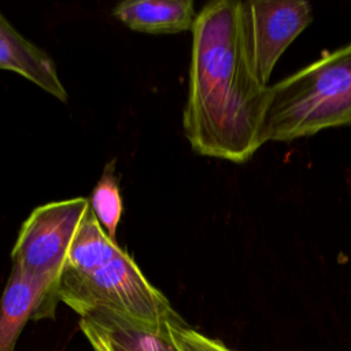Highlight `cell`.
<instances>
[{"mask_svg": "<svg viewBox=\"0 0 351 351\" xmlns=\"http://www.w3.org/2000/svg\"><path fill=\"white\" fill-rule=\"evenodd\" d=\"M192 37L184 134L199 155L244 163L265 144L269 85L258 81L247 58L241 1L207 3Z\"/></svg>", "mask_w": 351, "mask_h": 351, "instance_id": "cell-1", "label": "cell"}, {"mask_svg": "<svg viewBox=\"0 0 351 351\" xmlns=\"http://www.w3.org/2000/svg\"><path fill=\"white\" fill-rule=\"evenodd\" d=\"M58 298L78 315L106 307L158 325L185 322L133 258L107 236L90 207L70 247Z\"/></svg>", "mask_w": 351, "mask_h": 351, "instance_id": "cell-2", "label": "cell"}, {"mask_svg": "<svg viewBox=\"0 0 351 351\" xmlns=\"http://www.w3.org/2000/svg\"><path fill=\"white\" fill-rule=\"evenodd\" d=\"M351 125V43L269 85L265 143H289Z\"/></svg>", "mask_w": 351, "mask_h": 351, "instance_id": "cell-3", "label": "cell"}, {"mask_svg": "<svg viewBox=\"0 0 351 351\" xmlns=\"http://www.w3.org/2000/svg\"><path fill=\"white\" fill-rule=\"evenodd\" d=\"M89 207L86 197H73L36 207L23 222L14 244L12 265L47 289L48 318L55 317L60 274Z\"/></svg>", "mask_w": 351, "mask_h": 351, "instance_id": "cell-4", "label": "cell"}, {"mask_svg": "<svg viewBox=\"0 0 351 351\" xmlns=\"http://www.w3.org/2000/svg\"><path fill=\"white\" fill-rule=\"evenodd\" d=\"M243 34L250 66L269 85L274 66L292 41L313 22L306 0L241 1Z\"/></svg>", "mask_w": 351, "mask_h": 351, "instance_id": "cell-5", "label": "cell"}, {"mask_svg": "<svg viewBox=\"0 0 351 351\" xmlns=\"http://www.w3.org/2000/svg\"><path fill=\"white\" fill-rule=\"evenodd\" d=\"M80 317V329L93 351H181L170 333L174 324H151L106 307Z\"/></svg>", "mask_w": 351, "mask_h": 351, "instance_id": "cell-6", "label": "cell"}, {"mask_svg": "<svg viewBox=\"0 0 351 351\" xmlns=\"http://www.w3.org/2000/svg\"><path fill=\"white\" fill-rule=\"evenodd\" d=\"M48 318L47 289L12 265L0 298V351H14L29 319Z\"/></svg>", "mask_w": 351, "mask_h": 351, "instance_id": "cell-7", "label": "cell"}, {"mask_svg": "<svg viewBox=\"0 0 351 351\" xmlns=\"http://www.w3.org/2000/svg\"><path fill=\"white\" fill-rule=\"evenodd\" d=\"M0 69L15 71L60 101H67V92L52 58L15 30L1 12Z\"/></svg>", "mask_w": 351, "mask_h": 351, "instance_id": "cell-8", "label": "cell"}, {"mask_svg": "<svg viewBox=\"0 0 351 351\" xmlns=\"http://www.w3.org/2000/svg\"><path fill=\"white\" fill-rule=\"evenodd\" d=\"M112 14L132 30L171 34L192 30L197 14L191 0H130L118 3Z\"/></svg>", "mask_w": 351, "mask_h": 351, "instance_id": "cell-9", "label": "cell"}, {"mask_svg": "<svg viewBox=\"0 0 351 351\" xmlns=\"http://www.w3.org/2000/svg\"><path fill=\"white\" fill-rule=\"evenodd\" d=\"M89 204L107 236L115 240L117 228L123 211L119 185L115 176V160L106 165L100 180L92 191Z\"/></svg>", "mask_w": 351, "mask_h": 351, "instance_id": "cell-10", "label": "cell"}, {"mask_svg": "<svg viewBox=\"0 0 351 351\" xmlns=\"http://www.w3.org/2000/svg\"><path fill=\"white\" fill-rule=\"evenodd\" d=\"M170 333L181 351H234L219 340L211 339L197 332L186 322L181 325H173L170 328Z\"/></svg>", "mask_w": 351, "mask_h": 351, "instance_id": "cell-11", "label": "cell"}]
</instances>
